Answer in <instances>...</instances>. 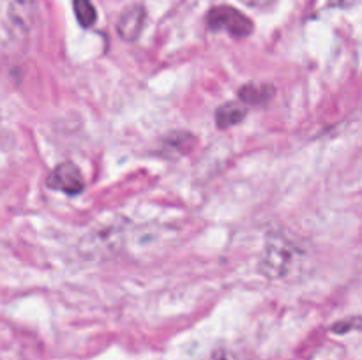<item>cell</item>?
<instances>
[{
    "mask_svg": "<svg viewBox=\"0 0 362 360\" xmlns=\"http://www.w3.org/2000/svg\"><path fill=\"white\" fill-rule=\"evenodd\" d=\"M296 261L297 253L292 242L281 235H271L262 260L264 274H267L269 277H286L296 267Z\"/></svg>",
    "mask_w": 362,
    "mask_h": 360,
    "instance_id": "obj_1",
    "label": "cell"
},
{
    "mask_svg": "<svg viewBox=\"0 0 362 360\" xmlns=\"http://www.w3.org/2000/svg\"><path fill=\"white\" fill-rule=\"evenodd\" d=\"M207 28L212 32H226L235 39H246L253 34V21L232 6H216L207 13Z\"/></svg>",
    "mask_w": 362,
    "mask_h": 360,
    "instance_id": "obj_2",
    "label": "cell"
},
{
    "mask_svg": "<svg viewBox=\"0 0 362 360\" xmlns=\"http://www.w3.org/2000/svg\"><path fill=\"white\" fill-rule=\"evenodd\" d=\"M48 186L55 191H62V193L69 194V196L81 194L85 189L83 176H81L80 169L73 162H62V164L57 166L49 173Z\"/></svg>",
    "mask_w": 362,
    "mask_h": 360,
    "instance_id": "obj_3",
    "label": "cell"
},
{
    "mask_svg": "<svg viewBox=\"0 0 362 360\" xmlns=\"http://www.w3.org/2000/svg\"><path fill=\"white\" fill-rule=\"evenodd\" d=\"M145 20H147V13H145L144 6L133 4V6L126 7L120 14L119 23H117V32H119L120 39L127 42L136 41L138 35L144 30Z\"/></svg>",
    "mask_w": 362,
    "mask_h": 360,
    "instance_id": "obj_4",
    "label": "cell"
},
{
    "mask_svg": "<svg viewBox=\"0 0 362 360\" xmlns=\"http://www.w3.org/2000/svg\"><path fill=\"white\" fill-rule=\"evenodd\" d=\"M6 2V13L13 28L21 34L30 30L35 18V0H4Z\"/></svg>",
    "mask_w": 362,
    "mask_h": 360,
    "instance_id": "obj_5",
    "label": "cell"
},
{
    "mask_svg": "<svg viewBox=\"0 0 362 360\" xmlns=\"http://www.w3.org/2000/svg\"><path fill=\"white\" fill-rule=\"evenodd\" d=\"M274 97V87L269 83H247L240 87L239 99L251 106H264Z\"/></svg>",
    "mask_w": 362,
    "mask_h": 360,
    "instance_id": "obj_6",
    "label": "cell"
},
{
    "mask_svg": "<svg viewBox=\"0 0 362 360\" xmlns=\"http://www.w3.org/2000/svg\"><path fill=\"white\" fill-rule=\"evenodd\" d=\"M247 109L239 102H225L216 109V124L219 129H228V127L237 126L246 119Z\"/></svg>",
    "mask_w": 362,
    "mask_h": 360,
    "instance_id": "obj_7",
    "label": "cell"
},
{
    "mask_svg": "<svg viewBox=\"0 0 362 360\" xmlns=\"http://www.w3.org/2000/svg\"><path fill=\"white\" fill-rule=\"evenodd\" d=\"M73 9L78 23L83 28H90L98 20V11L90 0H73Z\"/></svg>",
    "mask_w": 362,
    "mask_h": 360,
    "instance_id": "obj_8",
    "label": "cell"
},
{
    "mask_svg": "<svg viewBox=\"0 0 362 360\" xmlns=\"http://www.w3.org/2000/svg\"><path fill=\"white\" fill-rule=\"evenodd\" d=\"M356 328H361L362 330V318H352V320L339 321V323H336L334 327H332V330H334L336 334H346V332L356 330Z\"/></svg>",
    "mask_w": 362,
    "mask_h": 360,
    "instance_id": "obj_9",
    "label": "cell"
},
{
    "mask_svg": "<svg viewBox=\"0 0 362 360\" xmlns=\"http://www.w3.org/2000/svg\"><path fill=\"white\" fill-rule=\"evenodd\" d=\"M243 4L250 7H257V9H262V7H269L276 2V0H240Z\"/></svg>",
    "mask_w": 362,
    "mask_h": 360,
    "instance_id": "obj_10",
    "label": "cell"
},
{
    "mask_svg": "<svg viewBox=\"0 0 362 360\" xmlns=\"http://www.w3.org/2000/svg\"><path fill=\"white\" fill-rule=\"evenodd\" d=\"M356 2H359V0H331L332 6H336V7H350V6H354Z\"/></svg>",
    "mask_w": 362,
    "mask_h": 360,
    "instance_id": "obj_11",
    "label": "cell"
}]
</instances>
